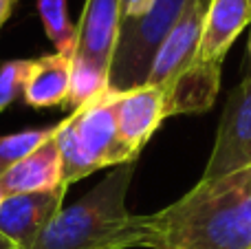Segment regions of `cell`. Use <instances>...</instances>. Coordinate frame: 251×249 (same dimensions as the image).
Listing matches in <instances>:
<instances>
[{
  "mask_svg": "<svg viewBox=\"0 0 251 249\" xmlns=\"http://www.w3.org/2000/svg\"><path fill=\"white\" fill-rule=\"evenodd\" d=\"M2 199H4V197H2V190H0V203H2Z\"/></svg>",
  "mask_w": 251,
  "mask_h": 249,
  "instance_id": "21",
  "label": "cell"
},
{
  "mask_svg": "<svg viewBox=\"0 0 251 249\" xmlns=\"http://www.w3.org/2000/svg\"><path fill=\"white\" fill-rule=\"evenodd\" d=\"M190 0H152L146 13L122 20L108 73V91L126 93L146 86L156 51Z\"/></svg>",
  "mask_w": 251,
  "mask_h": 249,
  "instance_id": "4",
  "label": "cell"
},
{
  "mask_svg": "<svg viewBox=\"0 0 251 249\" xmlns=\"http://www.w3.org/2000/svg\"><path fill=\"white\" fill-rule=\"evenodd\" d=\"M13 4H16V0H0V26L7 22L9 16H11Z\"/></svg>",
  "mask_w": 251,
  "mask_h": 249,
  "instance_id": "18",
  "label": "cell"
},
{
  "mask_svg": "<svg viewBox=\"0 0 251 249\" xmlns=\"http://www.w3.org/2000/svg\"><path fill=\"white\" fill-rule=\"evenodd\" d=\"M148 249H251V166L143 216Z\"/></svg>",
  "mask_w": 251,
  "mask_h": 249,
  "instance_id": "1",
  "label": "cell"
},
{
  "mask_svg": "<svg viewBox=\"0 0 251 249\" xmlns=\"http://www.w3.org/2000/svg\"><path fill=\"white\" fill-rule=\"evenodd\" d=\"M221 66L218 62L194 60L178 71L163 88L165 117L174 115H199L207 113L218 97L221 88Z\"/></svg>",
  "mask_w": 251,
  "mask_h": 249,
  "instance_id": "8",
  "label": "cell"
},
{
  "mask_svg": "<svg viewBox=\"0 0 251 249\" xmlns=\"http://www.w3.org/2000/svg\"><path fill=\"white\" fill-rule=\"evenodd\" d=\"M249 60H251V38H249Z\"/></svg>",
  "mask_w": 251,
  "mask_h": 249,
  "instance_id": "20",
  "label": "cell"
},
{
  "mask_svg": "<svg viewBox=\"0 0 251 249\" xmlns=\"http://www.w3.org/2000/svg\"><path fill=\"white\" fill-rule=\"evenodd\" d=\"M152 0H119V9H122V20L128 18H139L141 13L148 11Z\"/></svg>",
  "mask_w": 251,
  "mask_h": 249,
  "instance_id": "17",
  "label": "cell"
},
{
  "mask_svg": "<svg viewBox=\"0 0 251 249\" xmlns=\"http://www.w3.org/2000/svg\"><path fill=\"white\" fill-rule=\"evenodd\" d=\"M73 55L51 53L33 60L25 84V101L31 108H60L69 101Z\"/></svg>",
  "mask_w": 251,
  "mask_h": 249,
  "instance_id": "12",
  "label": "cell"
},
{
  "mask_svg": "<svg viewBox=\"0 0 251 249\" xmlns=\"http://www.w3.org/2000/svg\"><path fill=\"white\" fill-rule=\"evenodd\" d=\"M66 190L69 188L4 197L0 203V234L18 249H26L49 225V221L62 210Z\"/></svg>",
  "mask_w": 251,
  "mask_h": 249,
  "instance_id": "7",
  "label": "cell"
},
{
  "mask_svg": "<svg viewBox=\"0 0 251 249\" xmlns=\"http://www.w3.org/2000/svg\"><path fill=\"white\" fill-rule=\"evenodd\" d=\"M38 11L55 51L73 55L77 47V26L71 22L69 0H38Z\"/></svg>",
  "mask_w": 251,
  "mask_h": 249,
  "instance_id": "14",
  "label": "cell"
},
{
  "mask_svg": "<svg viewBox=\"0 0 251 249\" xmlns=\"http://www.w3.org/2000/svg\"><path fill=\"white\" fill-rule=\"evenodd\" d=\"M134 163L117 166L88 194L62 207L26 249H134L146 247L143 216L126 205Z\"/></svg>",
  "mask_w": 251,
  "mask_h": 249,
  "instance_id": "2",
  "label": "cell"
},
{
  "mask_svg": "<svg viewBox=\"0 0 251 249\" xmlns=\"http://www.w3.org/2000/svg\"><path fill=\"white\" fill-rule=\"evenodd\" d=\"M55 128L57 124L49 128H31V130H20L0 137V176L7 170H11L16 163H20L35 148H40L44 141L51 139L55 135Z\"/></svg>",
  "mask_w": 251,
  "mask_h": 249,
  "instance_id": "15",
  "label": "cell"
},
{
  "mask_svg": "<svg viewBox=\"0 0 251 249\" xmlns=\"http://www.w3.org/2000/svg\"><path fill=\"white\" fill-rule=\"evenodd\" d=\"M55 144L62 157L64 183L71 185L101 170L132 163L117 137L115 93H104L95 101L73 110L55 128Z\"/></svg>",
  "mask_w": 251,
  "mask_h": 249,
  "instance_id": "3",
  "label": "cell"
},
{
  "mask_svg": "<svg viewBox=\"0 0 251 249\" xmlns=\"http://www.w3.org/2000/svg\"><path fill=\"white\" fill-rule=\"evenodd\" d=\"M251 166V71L225 101L216 139L203 170V181L218 179Z\"/></svg>",
  "mask_w": 251,
  "mask_h": 249,
  "instance_id": "5",
  "label": "cell"
},
{
  "mask_svg": "<svg viewBox=\"0 0 251 249\" xmlns=\"http://www.w3.org/2000/svg\"><path fill=\"white\" fill-rule=\"evenodd\" d=\"M108 93V71L93 64L88 60L73 55V69H71V86H69V101L73 110L95 101Z\"/></svg>",
  "mask_w": 251,
  "mask_h": 249,
  "instance_id": "13",
  "label": "cell"
},
{
  "mask_svg": "<svg viewBox=\"0 0 251 249\" xmlns=\"http://www.w3.org/2000/svg\"><path fill=\"white\" fill-rule=\"evenodd\" d=\"M0 249H18V247L13 245L11 241H7V238H4L2 234H0Z\"/></svg>",
  "mask_w": 251,
  "mask_h": 249,
  "instance_id": "19",
  "label": "cell"
},
{
  "mask_svg": "<svg viewBox=\"0 0 251 249\" xmlns=\"http://www.w3.org/2000/svg\"><path fill=\"white\" fill-rule=\"evenodd\" d=\"M53 137L0 176L2 197L40 194V192H53V190L60 188H69L64 183L62 157Z\"/></svg>",
  "mask_w": 251,
  "mask_h": 249,
  "instance_id": "10",
  "label": "cell"
},
{
  "mask_svg": "<svg viewBox=\"0 0 251 249\" xmlns=\"http://www.w3.org/2000/svg\"><path fill=\"white\" fill-rule=\"evenodd\" d=\"M119 26H122L119 0H86L82 20L77 25V47L73 55L93 62L110 73Z\"/></svg>",
  "mask_w": 251,
  "mask_h": 249,
  "instance_id": "9",
  "label": "cell"
},
{
  "mask_svg": "<svg viewBox=\"0 0 251 249\" xmlns=\"http://www.w3.org/2000/svg\"><path fill=\"white\" fill-rule=\"evenodd\" d=\"M251 22V0H209L196 57L223 64L227 51Z\"/></svg>",
  "mask_w": 251,
  "mask_h": 249,
  "instance_id": "11",
  "label": "cell"
},
{
  "mask_svg": "<svg viewBox=\"0 0 251 249\" xmlns=\"http://www.w3.org/2000/svg\"><path fill=\"white\" fill-rule=\"evenodd\" d=\"M165 119L163 93L156 86H139L126 93H115V122L119 144L132 161H137L143 146L159 130Z\"/></svg>",
  "mask_w": 251,
  "mask_h": 249,
  "instance_id": "6",
  "label": "cell"
},
{
  "mask_svg": "<svg viewBox=\"0 0 251 249\" xmlns=\"http://www.w3.org/2000/svg\"><path fill=\"white\" fill-rule=\"evenodd\" d=\"M31 64L33 60H7L0 66V113L25 93Z\"/></svg>",
  "mask_w": 251,
  "mask_h": 249,
  "instance_id": "16",
  "label": "cell"
}]
</instances>
